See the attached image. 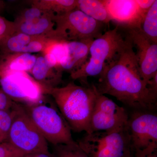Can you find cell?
<instances>
[{
	"label": "cell",
	"instance_id": "1",
	"mask_svg": "<svg viewBox=\"0 0 157 157\" xmlns=\"http://www.w3.org/2000/svg\"><path fill=\"white\" fill-rule=\"evenodd\" d=\"M126 42L118 57L106 67L95 86L101 94L116 98L132 110L155 111L157 95L148 89L140 76L135 49Z\"/></svg>",
	"mask_w": 157,
	"mask_h": 157
},
{
	"label": "cell",
	"instance_id": "2",
	"mask_svg": "<svg viewBox=\"0 0 157 157\" xmlns=\"http://www.w3.org/2000/svg\"><path fill=\"white\" fill-rule=\"evenodd\" d=\"M97 92L94 85L86 82L79 86L73 82L44 91L52 98L71 131L86 133L89 131Z\"/></svg>",
	"mask_w": 157,
	"mask_h": 157
},
{
	"label": "cell",
	"instance_id": "3",
	"mask_svg": "<svg viewBox=\"0 0 157 157\" xmlns=\"http://www.w3.org/2000/svg\"><path fill=\"white\" fill-rule=\"evenodd\" d=\"M117 26L93 40L87 61L78 70L70 73L73 80L88 82L89 77L100 76L106 67L117 58L126 42Z\"/></svg>",
	"mask_w": 157,
	"mask_h": 157
},
{
	"label": "cell",
	"instance_id": "4",
	"mask_svg": "<svg viewBox=\"0 0 157 157\" xmlns=\"http://www.w3.org/2000/svg\"><path fill=\"white\" fill-rule=\"evenodd\" d=\"M35 126L52 145L74 143L71 130L55 102L44 95L36 103L21 104Z\"/></svg>",
	"mask_w": 157,
	"mask_h": 157
},
{
	"label": "cell",
	"instance_id": "5",
	"mask_svg": "<svg viewBox=\"0 0 157 157\" xmlns=\"http://www.w3.org/2000/svg\"><path fill=\"white\" fill-rule=\"evenodd\" d=\"M53 30L48 34L51 39L70 42L94 40L101 36L104 24L87 16L76 8L62 15H54Z\"/></svg>",
	"mask_w": 157,
	"mask_h": 157
},
{
	"label": "cell",
	"instance_id": "6",
	"mask_svg": "<svg viewBox=\"0 0 157 157\" xmlns=\"http://www.w3.org/2000/svg\"><path fill=\"white\" fill-rule=\"evenodd\" d=\"M76 142L89 157H134L128 126L112 132L86 133Z\"/></svg>",
	"mask_w": 157,
	"mask_h": 157
},
{
	"label": "cell",
	"instance_id": "7",
	"mask_svg": "<svg viewBox=\"0 0 157 157\" xmlns=\"http://www.w3.org/2000/svg\"><path fill=\"white\" fill-rule=\"evenodd\" d=\"M134 157H142L157 151V114L155 111L132 110L128 122Z\"/></svg>",
	"mask_w": 157,
	"mask_h": 157
},
{
	"label": "cell",
	"instance_id": "8",
	"mask_svg": "<svg viewBox=\"0 0 157 157\" xmlns=\"http://www.w3.org/2000/svg\"><path fill=\"white\" fill-rule=\"evenodd\" d=\"M6 141L26 155L49 151L48 142L41 135L21 106L14 109V116Z\"/></svg>",
	"mask_w": 157,
	"mask_h": 157
},
{
	"label": "cell",
	"instance_id": "9",
	"mask_svg": "<svg viewBox=\"0 0 157 157\" xmlns=\"http://www.w3.org/2000/svg\"><path fill=\"white\" fill-rule=\"evenodd\" d=\"M128 117L125 108L119 106L97 90L88 134L97 132H112L124 128L128 126Z\"/></svg>",
	"mask_w": 157,
	"mask_h": 157
},
{
	"label": "cell",
	"instance_id": "10",
	"mask_svg": "<svg viewBox=\"0 0 157 157\" xmlns=\"http://www.w3.org/2000/svg\"><path fill=\"white\" fill-rule=\"evenodd\" d=\"M0 88L14 102L36 103L45 95L43 87L25 72H0Z\"/></svg>",
	"mask_w": 157,
	"mask_h": 157
},
{
	"label": "cell",
	"instance_id": "11",
	"mask_svg": "<svg viewBox=\"0 0 157 157\" xmlns=\"http://www.w3.org/2000/svg\"><path fill=\"white\" fill-rule=\"evenodd\" d=\"M126 31L127 36L135 49L140 76L147 85V82L157 74V43L149 39L141 29Z\"/></svg>",
	"mask_w": 157,
	"mask_h": 157
},
{
	"label": "cell",
	"instance_id": "12",
	"mask_svg": "<svg viewBox=\"0 0 157 157\" xmlns=\"http://www.w3.org/2000/svg\"><path fill=\"white\" fill-rule=\"evenodd\" d=\"M110 21L125 30L141 29L145 14L136 0H103Z\"/></svg>",
	"mask_w": 157,
	"mask_h": 157
},
{
	"label": "cell",
	"instance_id": "13",
	"mask_svg": "<svg viewBox=\"0 0 157 157\" xmlns=\"http://www.w3.org/2000/svg\"><path fill=\"white\" fill-rule=\"evenodd\" d=\"M94 40L66 42L64 57L59 65V70L70 73L79 69L87 61L90 46Z\"/></svg>",
	"mask_w": 157,
	"mask_h": 157
},
{
	"label": "cell",
	"instance_id": "14",
	"mask_svg": "<svg viewBox=\"0 0 157 157\" xmlns=\"http://www.w3.org/2000/svg\"><path fill=\"white\" fill-rule=\"evenodd\" d=\"M29 73L44 91L58 87V86L62 82L63 73L50 66L43 55L37 57L33 67Z\"/></svg>",
	"mask_w": 157,
	"mask_h": 157
},
{
	"label": "cell",
	"instance_id": "15",
	"mask_svg": "<svg viewBox=\"0 0 157 157\" xmlns=\"http://www.w3.org/2000/svg\"><path fill=\"white\" fill-rule=\"evenodd\" d=\"M37 57L27 53L1 55L0 72L16 71L29 73L33 67Z\"/></svg>",
	"mask_w": 157,
	"mask_h": 157
},
{
	"label": "cell",
	"instance_id": "16",
	"mask_svg": "<svg viewBox=\"0 0 157 157\" xmlns=\"http://www.w3.org/2000/svg\"><path fill=\"white\" fill-rule=\"evenodd\" d=\"M54 15L46 12L45 14L25 22H14L16 33H22L30 36L47 35L53 30Z\"/></svg>",
	"mask_w": 157,
	"mask_h": 157
},
{
	"label": "cell",
	"instance_id": "17",
	"mask_svg": "<svg viewBox=\"0 0 157 157\" xmlns=\"http://www.w3.org/2000/svg\"><path fill=\"white\" fill-rule=\"evenodd\" d=\"M76 8L99 22L107 24L110 21L103 0H77Z\"/></svg>",
	"mask_w": 157,
	"mask_h": 157
},
{
	"label": "cell",
	"instance_id": "18",
	"mask_svg": "<svg viewBox=\"0 0 157 157\" xmlns=\"http://www.w3.org/2000/svg\"><path fill=\"white\" fill-rule=\"evenodd\" d=\"M32 6L54 15H62L76 9L77 0H35Z\"/></svg>",
	"mask_w": 157,
	"mask_h": 157
},
{
	"label": "cell",
	"instance_id": "19",
	"mask_svg": "<svg viewBox=\"0 0 157 157\" xmlns=\"http://www.w3.org/2000/svg\"><path fill=\"white\" fill-rule=\"evenodd\" d=\"M35 36L15 32L0 45L1 54L21 53L23 49Z\"/></svg>",
	"mask_w": 157,
	"mask_h": 157
},
{
	"label": "cell",
	"instance_id": "20",
	"mask_svg": "<svg viewBox=\"0 0 157 157\" xmlns=\"http://www.w3.org/2000/svg\"><path fill=\"white\" fill-rule=\"evenodd\" d=\"M141 30L152 42L157 43V1L155 0L145 14Z\"/></svg>",
	"mask_w": 157,
	"mask_h": 157
},
{
	"label": "cell",
	"instance_id": "21",
	"mask_svg": "<svg viewBox=\"0 0 157 157\" xmlns=\"http://www.w3.org/2000/svg\"><path fill=\"white\" fill-rule=\"evenodd\" d=\"M66 42L56 40L49 45L42 53V55L46 62L52 67L56 68L60 71H61L59 69L60 64L66 54Z\"/></svg>",
	"mask_w": 157,
	"mask_h": 157
},
{
	"label": "cell",
	"instance_id": "22",
	"mask_svg": "<svg viewBox=\"0 0 157 157\" xmlns=\"http://www.w3.org/2000/svg\"><path fill=\"white\" fill-rule=\"evenodd\" d=\"M52 153L55 157H89L77 142L53 145Z\"/></svg>",
	"mask_w": 157,
	"mask_h": 157
},
{
	"label": "cell",
	"instance_id": "23",
	"mask_svg": "<svg viewBox=\"0 0 157 157\" xmlns=\"http://www.w3.org/2000/svg\"><path fill=\"white\" fill-rule=\"evenodd\" d=\"M14 109L11 111L0 110V141L2 142L7 139L14 116Z\"/></svg>",
	"mask_w": 157,
	"mask_h": 157
},
{
	"label": "cell",
	"instance_id": "24",
	"mask_svg": "<svg viewBox=\"0 0 157 157\" xmlns=\"http://www.w3.org/2000/svg\"><path fill=\"white\" fill-rule=\"evenodd\" d=\"M16 32L15 24L0 15V45Z\"/></svg>",
	"mask_w": 157,
	"mask_h": 157
},
{
	"label": "cell",
	"instance_id": "25",
	"mask_svg": "<svg viewBox=\"0 0 157 157\" xmlns=\"http://www.w3.org/2000/svg\"><path fill=\"white\" fill-rule=\"evenodd\" d=\"M26 155L6 140L0 143V157H24Z\"/></svg>",
	"mask_w": 157,
	"mask_h": 157
},
{
	"label": "cell",
	"instance_id": "26",
	"mask_svg": "<svg viewBox=\"0 0 157 157\" xmlns=\"http://www.w3.org/2000/svg\"><path fill=\"white\" fill-rule=\"evenodd\" d=\"M18 103L14 102L0 88V110L11 111L17 106Z\"/></svg>",
	"mask_w": 157,
	"mask_h": 157
},
{
	"label": "cell",
	"instance_id": "27",
	"mask_svg": "<svg viewBox=\"0 0 157 157\" xmlns=\"http://www.w3.org/2000/svg\"><path fill=\"white\" fill-rule=\"evenodd\" d=\"M155 1V0H136L140 9L145 13L148 11Z\"/></svg>",
	"mask_w": 157,
	"mask_h": 157
},
{
	"label": "cell",
	"instance_id": "28",
	"mask_svg": "<svg viewBox=\"0 0 157 157\" xmlns=\"http://www.w3.org/2000/svg\"><path fill=\"white\" fill-rule=\"evenodd\" d=\"M147 86L151 91L157 95V74L147 82Z\"/></svg>",
	"mask_w": 157,
	"mask_h": 157
},
{
	"label": "cell",
	"instance_id": "29",
	"mask_svg": "<svg viewBox=\"0 0 157 157\" xmlns=\"http://www.w3.org/2000/svg\"><path fill=\"white\" fill-rule=\"evenodd\" d=\"M24 157H55L52 153L50 151L40 152L27 155Z\"/></svg>",
	"mask_w": 157,
	"mask_h": 157
},
{
	"label": "cell",
	"instance_id": "30",
	"mask_svg": "<svg viewBox=\"0 0 157 157\" xmlns=\"http://www.w3.org/2000/svg\"><path fill=\"white\" fill-rule=\"evenodd\" d=\"M5 2L3 1H1V0H0V12L2 11L3 9H4V8H5Z\"/></svg>",
	"mask_w": 157,
	"mask_h": 157
},
{
	"label": "cell",
	"instance_id": "31",
	"mask_svg": "<svg viewBox=\"0 0 157 157\" xmlns=\"http://www.w3.org/2000/svg\"><path fill=\"white\" fill-rule=\"evenodd\" d=\"M143 157H157V151L153 153L147 155L145 156H144Z\"/></svg>",
	"mask_w": 157,
	"mask_h": 157
},
{
	"label": "cell",
	"instance_id": "32",
	"mask_svg": "<svg viewBox=\"0 0 157 157\" xmlns=\"http://www.w3.org/2000/svg\"></svg>",
	"mask_w": 157,
	"mask_h": 157
}]
</instances>
